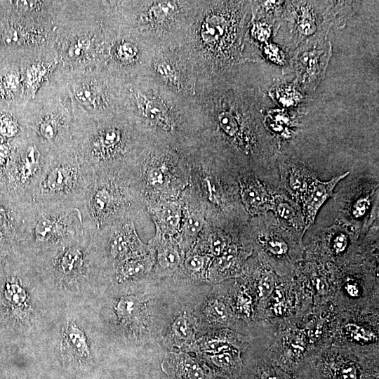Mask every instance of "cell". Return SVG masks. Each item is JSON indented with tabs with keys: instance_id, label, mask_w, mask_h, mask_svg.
I'll return each instance as SVG.
<instances>
[{
	"instance_id": "cell-1",
	"label": "cell",
	"mask_w": 379,
	"mask_h": 379,
	"mask_svg": "<svg viewBox=\"0 0 379 379\" xmlns=\"http://www.w3.org/2000/svg\"><path fill=\"white\" fill-rule=\"evenodd\" d=\"M265 97L250 77L246 63L241 64L198 79L192 97L194 117L197 128L211 131L214 138L210 140L222 155L249 165L261 180L265 178L276 187L281 145L264 124Z\"/></svg>"
},
{
	"instance_id": "cell-2",
	"label": "cell",
	"mask_w": 379,
	"mask_h": 379,
	"mask_svg": "<svg viewBox=\"0 0 379 379\" xmlns=\"http://www.w3.org/2000/svg\"><path fill=\"white\" fill-rule=\"evenodd\" d=\"M251 1L199 0L179 46L199 79L211 78L244 63Z\"/></svg>"
},
{
	"instance_id": "cell-3",
	"label": "cell",
	"mask_w": 379,
	"mask_h": 379,
	"mask_svg": "<svg viewBox=\"0 0 379 379\" xmlns=\"http://www.w3.org/2000/svg\"><path fill=\"white\" fill-rule=\"evenodd\" d=\"M57 71L70 74L100 69L119 29L112 1H61L54 19Z\"/></svg>"
},
{
	"instance_id": "cell-4",
	"label": "cell",
	"mask_w": 379,
	"mask_h": 379,
	"mask_svg": "<svg viewBox=\"0 0 379 379\" xmlns=\"http://www.w3.org/2000/svg\"><path fill=\"white\" fill-rule=\"evenodd\" d=\"M122 102L123 111L147 140L175 142L197 128L192 98L180 97L147 75L123 83Z\"/></svg>"
},
{
	"instance_id": "cell-5",
	"label": "cell",
	"mask_w": 379,
	"mask_h": 379,
	"mask_svg": "<svg viewBox=\"0 0 379 379\" xmlns=\"http://www.w3.org/2000/svg\"><path fill=\"white\" fill-rule=\"evenodd\" d=\"M73 114L74 147L95 173L126 167L145 149L147 138L124 111L93 118L73 106Z\"/></svg>"
},
{
	"instance_id": "cell-6",
	"label": "cell",
	"mask_w": 379,
	"mask_h": 379,
	"mask_svg": "<svg viewBox=\"0 0 379 379\" xmlns=\"http://www.w3.org/2000/svg\"><path fill=\"white\" fill-rule=\"evenodd\" d=\"M199 0L112 1L120 28L142 39L155 49L178 47Z\"/></svg>"
},
{
	"instance_id": "cell-7",
	"label": "cell",
	"mask_w": 379,
	"mask_h": 379,
	"mask_svg": "<svg viewBox=\"0 0 379 379\" xmlns=\"http://www.w3.org/2000/svg\"><path fill=\"white\" fill-rule=\"evenodd\" d=\"M20 122L52 156L73 146V106L65 74L54 72L20 109Z\"/></svg>"
},
{
	"instance_id": "cell-8",
	"label": "cell",
	"mask_w": 379,
	"mask_h": 379,
	"mask_svg": "<svg viewBox=\"0 0 379 379\" xmlns=\"http://www.w3.org/2000/svg\"><path fill=\"white\" fill-rule=\"evenodd\" d=\"M353 1H286L278 32L289 53L312 41L326 39L332 27H343L355 11ZM277 32V33H278Z\"/></svg>"
},
{
	"instance_id": "cell-9",
	"label": "cell",
	"mask_w": 379,
	"mask_h": 379,
	"mask_svg": "<svg viewBox=\"0 0 379 379\" xmlns=\"http://www.w3.org/2000/svg\"><path fill=\"white\" fill-rule=\"evenodd\" d=\"M94 176V171L73 145L51 157L34 191L32 201L46 206L81 209Z\"/></svg>"
},
{
	"instance_id": "cell-10",
	"label": "cell",
	"mask_w": 379,
	"mask_h": 379,
	"mask_svg": "<svg viewBox=\"0 0 379 379\" xmlns=\"http://www.w3.org/2000/svg\"><path fill=\"white\" fill-rule=\"evenodd\" d=\"M82 213L77 208L37 204L25 206L20 238L33 254L55 248L85 233Z\"/></svg>"
},
{
	"instance_id": "cell-11",
	"label": "cell",
	"mask_w": 379,
	"mask_h": 379,
	"mask_svg": "<svg viewBox=\"0 0 379 379\" xmlns=\"http://www.w3.org/2000/svg\"><path fill=\"white\" fill-rule=\"evenodd\" d=\"M126 167L95 173L84 206V226L95 232L122 218L132 205Z\"/></svg>"
},
{
	"instance_id": "cell-12",
	"label": "cell",
	"mask_w": 379,
	"mask_h": 379,
	"mask_svg": "<svg viewBox=\"0 0 379 379\" xmlns=\"http://www.w3.org/2000/svg\"><path fill=\"white\" fill-rule=\"evenodd\" d=\"M66 77L72 105L84 114L102 118L123 111V82L106 71L96 69Z\"/></svg>"
},
{
	"instance_id": "cell-13",
	"label": "cell",
	"mask_w": 379,
	"mask_h": 379,
	"mask_svg": "<svg viewBox=\"0 0 379 379\" xmlns=\"http://www.w3.org/2000/svg\"><path fill=\"white\" fill-rule=\"evenodd\" d=\"M338 211L335 221L364 236L378 219V181L371 177L355 178L333 194Z\"/></svg>"
},
{
	"instance_id": "cell-14",
	"label": "cell",
	"mask_w": 379,
	"mask_h": 379,
	"mask_svg": "<svg viewBox=\"0 0 379 379\" xmlns=\"http://www.w3.org/2000/svg\"><path fill=\"white\" fill-rule=\"evenodd\" d=\"M156 51L137 34L119 27L107 47L100 69L124 83L147 74Z\"/></svg>"
},
{
	"instance_id": "cell-15",
	"label": "cell",
	"mask_w": 379,
	"mask_h": 379,
	"mask_svg": "<svg viewBox=\"0 0 379 379\" xmlns=\"http://www.w3.org/2000/svg\"><path fill=\"white\" fill-rule=\"evenodd\" d=\"M11 166V184L21 202H32L34 191L51 155L26 130L18 137Z\"/></svg>"
},
{
	"instance_id": "cell-16",
	"label": "cell",
	"mask_w": 379,
	"mask_h": 379,
	"mask_svg": "<svg viewBox=\"0 0 379 379\" xmlns=\"http://www.w3.org/2000/svg\"><path fill=\"white\" fill-rule=\"evenodd\" d=\"M251 230L257 246L272 265L287 267L298 259L302 237L281 225L272 212L255 216Z\"/></svg>"
},
{
	"instance_id": "cell-17",
	"label": "cell",
	"mask_w": 379,
	"mask_h": 379,
	"mask_svg": "<svg viewBox=\"0 0 379 379\" xmlns=\"http://www.w3.org/2000/svg\"><path fill=\"white\" fill-rule=\"evenodd\" d=\"M170 92L185 98H192L199 77L179 46L157 50L147 74Z\"/></svg>"
},
{
	"instance_id": "cell-18",
	"label": "cell",
	"mask_w": 379,
	"mask_h": 379,
	"mask_svg": "<svg viewBox=\"0 0 379 379\" xmlns=\"http://www.w3.org/2000/svg\"><path fill=\"white\" fill-rule=\"evenodd\" d=\"M290 54V69L295 73L294 81L312 100L325 76L332 55V46L326 39L307 42Z\"/></svg>"
},
{
	"instance_id": "cell-19",
	"label": "cell",
	"mask_w": 379,
	"mask_h": 379,
	"mask_svg": "<svg viewBox=\"0 0 379 379\" xmlns=\"http://www.w3.org/2000/svg\"><path fill=\"white\" fill-rule=\"evenodd\" d=\"M279 187L301 206L305 194L315 175L303 164L280 152L277 159Z\"/></svg>"
},
{
	"instance_id": "cell-20",
	"label": "cell",
	"mask_w": 379,
	"mask_h": 379,
	"mask_svg": "<svg viewBox=\"0 0 379 379\" xmlns=\"http://www.w3.org/2000/svg\"><path fill=\"white\" fill-rule=\"evenodd\" d=\"M107 226V248L114 263L147 253L131 220L124 218Z\"/></svg>"
},
{
	"instance_id": "cell-21",
	"label": "cell",
	"mask_w": 379,
	"mask_h": 379,
	"mask_svg": "<svg viewBox=\"0 0 379 379\" xmlns=\"http://www.w3.org/2000/svg\"><path fill=\"white\" fill-rule=\"evenodd\" d=\"M58 62L53 53L41 55L20 65L22 100L25 105L52 77Z\"/></svg>"
},
{
	"instance_id": "cell-22",
	"label": "cell",
	"mask_w": 379,
	"mask_h": 379,
	"mask_svg": "<svg viewBox=\"0 0 379 379\" xmlns=\"http://www.w3.org/2000/svg\"><path fill=\"white\" fill-rule=\"evenodd\" d=\"M240 195L248 213L255 216L272 212L276 187L268 185L252 173L239 178Z\"/></svg>"
},
{
	"instance_id": "cell-23",
	"label": "cell",
	"mask_w": 379,
	"mask_h": 379,
	"mask_svg": "<svg viewBox=\"0 0 379 379\" xmlns=\"http://www.w3.org/2000/svg\"><path fill=\"white\" fill-rule=\"evenodd\" d=\"M349 173L347 171L335 175L327 181H321L316 176L314 177L300 206L307 229L314 223L318 211L326 201L333 196V190L337 184Z\"/></svg>"
},
{
	"instance_id": "cell-24",
	"label": "cell",
	"mask_w": 379,
	"mask_h": 379,
	"mask_svg": "<svg viewBox=\"0 0 379 379\" xmlns=\"http://www.w3.org/2000/svg\"><path fill=\"white\" fill-rule=\"evenodd\" d=\"M161 368L173 379H211L213 375L208 366L182 352H168Z\"/></svg>"
},
{
	"instance_id": "cell-25",
	"label": "cell",
	"mask_w": 379,
	"mask_h": 379,
	"mask_svg": "<svg viewBox=\"0 0 379 379\" xmlns=\"http://www.w3.org/2000/svg\"><path fill=\"white\" fill-rule=\"evenodd\" d=\"M272 213L281 225L303 237L307 229L301 206L279 187L274 189Z\"/></svg>"
},
{
	"instance_id": "cell-26",
	"label": "cell",
	"mask_w": 379,
	"mask_h": 379,
	"mask_svg": "<svg viewBox=\"0 0 379 379\" xmlns=\"http://www.w3.org/2000/svg\"><path fill=\"white\" fill-rule=\"evenodd\" d=\"M61 1H3L4 12L38 20L54 22Z\"/></svg>"
},
{
	"instance_id": "cell-27",
	"label": "cell",
	"mask_w": 379,
	"mask_h": 379,
	"mask_svg": "<svg viewBox=\"0 0 379 379\" xmlns=\"http://www.w3.org/2000/svg\"><path fill=\"white\" fill-rule=\"evenodd\" d=\"M271 99L281 109L300 113L311 101L300 89L294 81L277 78L268 91Z\"/></svg>"
},
{
	"instance_id": "cell-28",
	"label": "cell",
	"mask_w": 379,
	"mask_h": 379,
	"mask_svg": "<svg viewBox=\"0 0 379 379\" xmlns=\"http://www.w3.org/2000/svg\"><path fill=\"white\" fill-rule=\"evenodd\" d=\"M248 253V248L230 241L213 262L210 270L211 279L218 281L237 274Z\"/></svg>"
},
{
	"instance_id": "cell-29",
	"label": "cell",
	"mask_w": 379,
	"mask_h": 379,
	"mask_svg": "<svg viewBox=\"0 0 379 379\" xmlns=\"http://www.w3.org/2000/svg\"><path fill=\"white\" fill-rule=\"evenodd\" d=\"M265 127L281 145L282 141L291 139L299 124L295 117L284 109H265L263 111Z\"/></svg>"
},
{
	"instance_id": "cell-30",
	"label": "cell",
	"mask_w": 379,
	"mask_h": 379,
	"mask_svg": "<svg viewBox=\"0 0 379 379\" xmlns=\"http://www.w3.org/2000/svg\"><path fill=\"white\" fill-rule=\"evenodd\" d=\"M202 357L211 366L213 375L237 379L241 373L240 352L235 348L215 354L203 353Z\"/></svg>"
},
{
	"instance_id": "cell-31",
	"label": "cell",
	"mask_w": 379,
	"mask_h": 379,
	"mask_svg": "<svg viewBox=\"0 0 379 379\" xmlns=\"http://www.w3.org/2000/svg\"><path fill=\"white\" fill-rule=\"evenodd\" d=\"M20 63H10L0 72V100L18 107L24 106Z\"/></svg>"
},
{
	"instance_id": "cell-32",
	"label": "cell",
	"mask_w": 379,
	"mask_h": 379,
	"mask_svg": "<svg viewBox=\"0 0 379 379\" xmlns=\"http://www.w3.org/2000/svg\"><path fill=\"white\" fill-rule=\"evenodd\" d=\"M321 370L328 379H375L357 362L348 359L325 361Z\"/></svg>"
},
{
	"instance_id": "cell-33",
	"label": "cell",
	"mask_w": 379,
	"mask_h": 379,
	"mask_svg": "<svg viewBox=\"0 0 379 379\" xmlns=\"http://www.w3.org/2000/svg\"><path fill=\"white\" fill-rule=\"evenodd\" d=\"M153 264V258L147 253L114 263L116 277L119 281L132 280L145 274Z\"/></svg>"
},
{
	"instance_id": "cell-34",
	"label": "cell",
	"mask_w": 379,
	"mask_h": 379,
	"mask_svg": "<svg viewBox=\"0 0 379 379\" xmlns=\"http://www.w3.org/2000/svg\"><path fill=\"white\" fill-rule=\"evenodd\" d=\"M62 350L65 353L76 358H86L89 355L86 335L74 323L67 324L63 330Z\"/></svg>"
},
{
	"instance_id": "cell-35",
	"label": "cell",
	"mask_w": 379,
	"mask_h": 379,
	"mask_svg": "<svg viewBox=\"0 0 379 379\" xmlns=\"http://www.w3.org/2000/svg\"><path fill=\"white\" fill-rule=\"evenodd\" d=\"M194 324V319L188 314L182 313L176 317L171 328V343L178 348L192 346L195 334Z\"/></svg>"
},
{
	"instance_id": "cell-36",
	"label": "cell",
	"mask_w": 379,
	"mask_h": 379,
	"mask_svg": "<svg viewBox=\"0 0 379 379\" xmlns=\"http://www.w3.org/2000/svg\"><path fill=\"white\" fill-rule=\"evenodd\" d=\"M115 310L121 322L132 324L140 321L144 310V305L138 297L126 295L118 301Z\"/></svg>"
},
{
	"instance_id": "cell-37",
	"label": "cell",
	"mask_w": 379,
	"mask_h": 379,
	"mask_svg": "<svg viewBox=\"0 0 379 379\" xmlns=\"http://www.w3.org/2000/svg\"><path fill=\"white\" fill-rule=\"evenodd\" d=\"M153 212L163 231L173 234L178 230L180 220V210L178 205L164 204L154 208Z\"/></svg>"
},
{
	"instance_id": "cell-38",
	"label": "cell",
	"mask_w": 379,
	"mask_h": 379,
	"mask_svg": "<svg viewBox=\"0 0 379 379\" xmlns=\"http://www.w3.org/2000/svg\"><path fill=\"white\" fill-rule=\"evenodd\" d=\"M20 109L16 113L0 112V142H8L24 132L25 129L20 122Z\"/></svg>"
},
{
	"instance_id": "cell-39",
	"label": "cell",
	"mask_w": 379,
	"mask_h": 379,
	"mask_svg": "<svg viewBox=\"0 0 379 379\" xmlns=\"http://www.w3.org/2000/svg\"><path fill=\"white\" fill-rule=\"evenodd\" d=\"M260 56L270 62L290 70L291 57L288 51L272 41L257 48Z\"/></svg>"
},
{
	"instance_id": "cell-40",
	"label": "cell",
	"mask_w": 379,
	"mask_h": 379,
	"mask_svg": "<svg viewBox=\"0 0 379 379\" xmlns=\"http://www.w3.org/2000/svg\"><path fill=\"white\" fill-rule=\"evenodd\" d=\"M181 260L177 248L171 244L163 243L158 249L157 264L162 272L173 273Z\"/></svg>"
},
{
	"instance_id": "cell-41",
	"label": "cell",
	"mask_w": 379,
	"mask_h": 379,
	"mask_svg": "<svg viewBox=\"0 0 379 379\" xmlns=\"http://www.w3.org/2000/svg\"><path fill=\"white\" fill-rule=\"evenodd\" d=\"M204 313L209 321L218 322L225 320L227 316V310L223 302L218 300H213L206 304Z\"/></svg>"
},
{
	"instance_id": "cell-42",
	"label": "cell",
	"mask_w": 379,
	"mask_h": 379,
	"mask_svg": "<svg viewBox=\"0 0 379 379\" xmlns=\"http://www.w3.org/2000/svg\"><path fill=\"white\" fill-rule=\"evenodd\" d=\"M204 225V219L201 215L194 213L190 215L184 226L185 238L187 242L192 241L200 232Z\"/></svg>"
},
{
	"instance_id": "cell-43",
	"label": "cell",
	"mask_w": 379,
	"mask_h": 379,
	"mask_svg": "<svg viewBox=\"0 0 379 379\" xmlns=\"http://www.w3.org/2000/svg\"><path fill=\"white\" fill-rule=\"evenodd\" d=\"M231 241L230 236L223 231H217L210 239L209 247L211 253L218 257Z\"/></svg>"
},
{
	"instance_id": "cell-44",
	"label": "cell",
	"mask_w": 379,
	"mask_h": 379,
	"mask_svg": "<svg viewBox=\"0 0 379 379\" xmlns=\"http://www.w3.org/2000/svg\"><path fill=\"white\" fill-rule=\"evenodd\" d=\"M274 286V274L271 270L262 268L260 272L258 289L260 296H267L271 293Z\"/></svg>"
},
{
	"instance_id": "cell-45",
	"label": "cell",
	"mask_w": 379,
	"mask_h": 379,
	"mask_svg": "<svg viewBox=\"0 0 379 379\" xmlns=\"http://www.w3.org/2000/svg\"><path fill=\"white\" fill-rule=\"evenodd\" d=\"M346 330L350 337L358 342L368 343L375 338V335L372 331L354 324H347Z\"/></svg>"
},
{
	"instance_id": "cell-46",
	"label": "cell",
	"mask_w": 379,
	"mask_h": 379,
	"mask_svg": "<svg viewBox=\"0 0 379 379\" xmlns=\"http://www.w3.org/2000/svg\"><path fill=\"white\" fill-rule=\"evenodd\" d=\"M8 296L10 300L16 305H21L25 304L27 299L25 289L18 284H8Z\"/></svg>"
},
{
	"instance_id": "cell-47",
	"label": "cell",
	"mask_w": 379,
	"mask_h": 379,
	"mask_svg": "<svg viewBox=\"0 0 379 379\" xmlns=\"http://www.w3.org/2000/svg\"><path fill=\"white\" fill-rule=\"evenodd\" d=\"M206 262V258L199 254H190L185 260V267L193 273L201 272Z\"/></svg>"
},
{
	"instance_id": "cell-48",
	"label": "cell",
	"mask_w": 379,
	"mask_h": 379,
	"mask_svg": "<svg viewBox=\"0 0 379 379\" xmlns=\"http://www.w3.org/2000/svg\"><path fill=\"white\" fill-rule=\"evenodd\" d=\"M258 379H291L286 373L273 367L262 368Z\"/></svg>"
},
{
	"instance_id": "cell-49",
	"label": "cell",
	"mask_w": 379,
	"mask_h": 379,
	"mask_svg": "<svg viewBox=\"0 0 379 379\" xmlns=\"http://www.w3.org/2000/svg\"><path fill=\"white\" fill-rule=\"evenodd\" d=\"M251 299L245 292L241 293L237 300V306L241 314L248 316L251 311Z\"/></svg>"
},
{
	"instance_id": "cell-50",
	"label": "cell",
	"mask_w": 379,
	"mask_h": 379,
	"mask_svg": "<svg viewBox=\"0 0 379 379\" xmlns=\"http://www.w3.org/2000/svg\"><path fill=\"white\" fill-rule=\"evenodd\" d=\"M346 290L347 291L348 293L353 297H356L359 295V288L357 284L354 283H347Z\"/></svg>"
}]
</instances>
